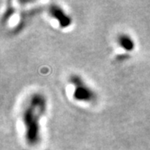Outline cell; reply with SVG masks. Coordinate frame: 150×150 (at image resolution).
<instances>
[{
    "instance_id": "cell-4",
    "label": "cell",
    "mask_w": 150,
    "mask_h": 150,
    "mask_svg": "<svg viewBox=\"0 0 150 150\" xmlns=\"http://www.w3.org/2000/svg\"><path fill=\"white\" fill-rule=\"evenodd\" d=\"M117 43L120 48L129 53L132 52L135 48V42L128 33H119L117 37Z\"/></svg>"
},
{
    "instance_id": "cell-1",
    "label": "cell",
    "mask_w": 150,
    "mask_h": 150,
    "mask_svg": "<svg viewBox=\"0 0 150 150\" xmlns=\"http://www.w3.org/2000/svg\"><path fill=\"white\" fill-rule=\"evenodd\" d=\"M47 99L40 93H34L28 99V104L23 113L25 128V139L29 145H37L41 139L39 119L46 112Z\"/></svg>"
},
{
    "instance_id": "cell-3",
    "label": "cell",
    "mask_w": 150,
    "mask_h": 150,
    "mask_svg": "<svg viewBox=\"0 0 150 150\" xmlns=\"http://www.w3.org/2000/svg\"><path fill=\"white\" fill-rule=\"evenodd\" d=\"M49 15L58 22L59 27L62 28H67L72 24L73 20L71 17L66 13L64 9L56 4H51L48 8Z\"/></svg>"
},
{
    "instance_id": "cell-5",
    "label": "cell",
    "mask_w": 150,
    "mask_h": 150,
    "mask_svg": "<svg viewBox=\"0 0 150 150\" xmlns=\"http://www.w3.org/2000/svg\"><path fill=\"white\" fill-rule=\"evenodd\" d=\"M15 12V9L13 6H8V8L6 9V11L4 12V15H3V22L7 21L9 18H10Z\"/></svg>"
},
{
    "instance_id": "cell-2",
    "label": "cell",
    "mask_w": 150,
    "mask_h": 150,
    "mask_svg": "<svg viewBox=\"0 0 150 150\" xmlns=\"http://www.w3.org/2000/svg\"><path fill=\"white\" fill-rule=\"evenodd\" d=\"M69 83L74 87L73 98L78 102L91 103L97 100V93L92 88L86 84L83 78L79 74H72L69 77Z\"/></svg>"
}]
</instances>
